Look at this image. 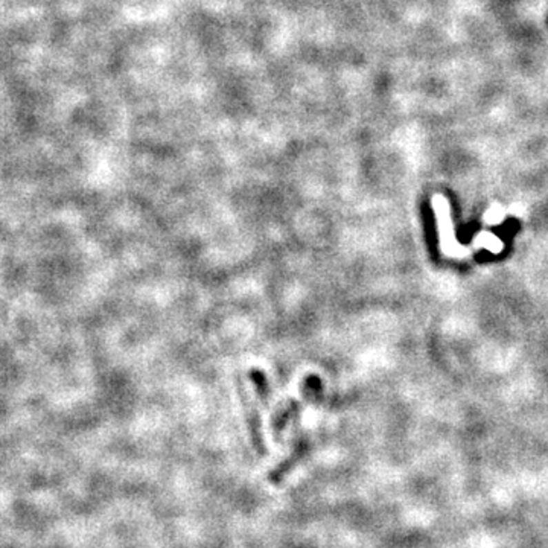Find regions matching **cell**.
<instances>
[{"instance_id":"obj_1","label":"cell","mask_w":548,"mask_h":548,"mask_svg":"<svg viewBox=\"0 0 548 548\" xmlns=\"http://www.w3.org/2000/svg\"><path fill=\"white\" fill-rule=\"evenodd\" d=\"M239 396H241V402H243L244 418H245L247 429H248V434H250L253 447L261 456H265L267 447L264 442V434H262V422H261L258 407H256L253 399L248 396L245 387H243V385H239Z\"/></svg>"},{"instance_id":"obj_2","label":"cell","mask_w":548,"mask_h":548,"mask_svg":"<svg viewBox=\"0 0 548 548\" xmlns=\"http://www.w3.org/2000/svg\"><path fill=\"white\" fill-rule=\"evenodd\" d=\"M308 452H309V440H308V437L303 436L294 443V447H292L290 454L285 457L282 462H279V465H277L274 469L270 471V474H268L270 483L279 485L281 481L287 477V475L292 469H294L298 463L302 462Z\"/></svg>"},{"instance_id":"obj_3","label":"cell","mask_w":548,"mask_h":548,"mask_svg":"<svg viewBox=\"0 0 548 548\" xmlns=\"http://www.w3.org/2000/svg\"><path fill=\"white\" fill-rule=\"evenodd\" d=\"M298 414H301V404L297 400H292L288 407H285L283 410H279L276 413L274 418V434L279 436L282 434V431L288 427V423L292 419H298Z\"/></svg>"},{"instance_id":"obj_4","label":"cell","mask_w":548,"mask_h":548,"mask_svg":"<svg viewBox=\"0 0 548 548\" xmlns=\"http://www.w3.org/2000/svg\"><path fill=\"white\" fill-rule=\"evenodd\" d=\"M302 392L305 399L314 405L321 404V400H323L325 396L323 384H321V379L316 375H311L305 379L302 384Z\"/></svg>"},{"instance_id":"obj_5","label":"cell","mask_w":548,"mask_h":548,"mask_svg":"<svg viewBox=\"0 0 548 548\" xmlns=\"http://www.w3.org/2000/svg\"><path fill=\"white\" fill-rule=\"evenodd\" d=\"M250 379L256 389V396L259 398V400L262 402L264 405H268V400H270V384H268V378L265 376L264 372L261 370H252L250 372Z\"/></svg>"}]
</instances>
